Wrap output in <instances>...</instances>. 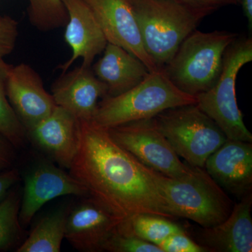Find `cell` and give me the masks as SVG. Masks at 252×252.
<instances>
[{"label":"cell","mask_w":252,"mask_h":252,"mask_svg":"<svg viewBox=\"0 0 252 252\" xmlns=\"http://www.w3.org/2000/svg\"><path fill=\"white\" fill-rule=\"evenodd\" d=\"M69 170L90 196L119 216L129 219L147 214L177 218L148 167L94 122H80V144Z\"/></svg>","instance_id":"cell-1"},{"label":"cell","mask_w":252,"mask_h":252,"mask_svg":"<svg viewBox=\"0 0 252 252\" xmlns=\"http://www.w3.org/2000/svg\"><path fill=\"white\" fill-rule=\"evenodd\" d=\"M144 49L158 69L171 61L181 44L216 10L180 0H129Z\"/></svg>","instance_id":"cell-2"},{"label":"cell","mask_w":252,"mask_h":252,"mask_svg":"<svg viewBox=\"0 0 252 252\" xmlns=\"http://www.w3.org/2000/svg\"><path fill=\"white\" fill-rule=\"evenodd\" d=\"M189 166L188 171L177 177H167L148 168L177 218L193 220L203 228L220 224L233 210V200L204 167Z\"/></svg>","instance_id":"cell-3"},{"label":"cell","mask_w":252,"mask_h":252,"mask_svg":"<svg viewBox=\"0 0 252 252\" xmlns=\"http://www.w3.org/2000/svg\"><path fill=\"white\" fill-rule=\"evenodd\" d=\"M196 97L180 90L163 69L149 72L130 90L99 101L91 122L108 129L127 123L153 119L166 109L196 104Z\"/></svg>","instance_id":"cell-4"},{"label":"cell","mask_w":252,"mask_h":252,"mask_svg":"<svg viewBox=\"0 0 252 252\" xmlns=\"http://www.w3.org/2000/svg\"><path fill=\"white\" fill-rule=\"evenodd\" d=\"M238 36L227 31L195 30L162 69L180 90L196 97L215 85L221 73L225 50Z\"/></svg>","instance_id":"cell-5"},{"label":"cell","mask_w":252,"mask_h":252,"mask_svg":"<svg viewBox=\"0 0 252 252\" xmlns=\"http://www.w3.org/2000/svg\"><path fill=\"white\" fill-rule=\"evenodd\" d=\"M252 61V38H237L225 50L215 85L196 96V105L216 123L227 139L251 143L252 133L237 103L235 82L239 71Z\"/></svg>","instance_id":"cell-6"},{"label":"cell","mask_w":252,"mask_h":252,"mask_svg":"<svg viewBox=\"0 0 252 252\" xmlns=\"http://www.w3.org/2000/svg\"><path fill=\"white\" fill-rule=\"evenodd\" d=\"M153 119L175 153L192 166L204 167L208 157L228 140L196 104L166 109Z\"/></svg>","instance_id":"cell-7"},{"label":"cell","mask_w":252,"mask_h":252,"mask_svg":"<svg viewBox=\"0 0 252 252\" xmlns=\"http://www.w3.org/2000/svg\"><path fill=\"white\" fill-rule=\"evenodd\" d=\"M107 131L114 142L151 170L170 177L189 170L188 164L181 160L153 119L127 123Z\"/></svg>","instance_id":"cell-8"},{"label":"cell","mask_w":252,"mask_h":252,"mask_svg":"<svg viewBox=\"0 0 252 252\" xmlns=\"http://www.w3.org/2000/svg\"><path fill=\"white\" fill-rule=\"evenodd\" d=\"M23 178L24 187L19 211L22 226L29 224L36 212L50 200L64 195H89L82 184L47 159L34 162Z\"/></svg>","instance_id":"cell-9"},{"label":"cell","mask_w":252,"mask_h":252,"mask_svg":"<svg viewBox=\"0 0 252 252\" xmlns=\"http://www.w3.org/2000/svg\"><path fill=\"white\" fill-rule=\"evenodd\" d=\"M80 198L69 206L64 238L78 251L104 252L107 240L127 219L116 215L89 195Z\"/></svg>","instance_id":"cell-10"},{"label":"cell","mask_w":252,"mask_h":252,"mask_svg":"<svg viewBox=\"0 0 252 252\" xmlns=\"http://www.w3.org/2000/svg\"><path fill=\"white\" fill-rule=\"evenodd\" d=\"M5 86L10 104L26 131L57 107L52 94L44 89L39 74L26 63L8 65Z\"/></svg>","instance_id":"cell-11"},{"label":"cell","mask_w":252,"mask_h":252,"mask_svg":"<svg viewBox=\"0 0 252 252\" xmlns=\"http://www.w3.org/2000/svg\"><path fill=\"white\" fill-rule=\"evenodd\" d=\"M107 43L121 46L140 59L149 72L158 68L144 49L140 30L129 0H85Z\"/></svg>","instance_id":"cell-12"},{"label":"cell","mask_w":252,"mask_h":252,"mask_svg":"<svg viewBox=\"0 0 252 252\" xmlns=\"http://www.w3.org/2000/svg\"><path fill=\"white\" fill-rule=\"evenodd\" d=\"M34 145L61 168L69 169L80 144V122L57 107L45 119L26 131Z\"/></svg>","instance_id":"cell-13"},{"label":"cell","mask_w":252,"mask_h":252,"mask_svg":"<svg viewBox=\"0 0 252 252\" xmlns=\"http://www.w3.org/2000/svg\"><path fill=\"white\" fill-rule=\"evenodd\" d=\"M51 94L56 105L68 111L79 122H91L107 88L91 67L81 65L63 72L53 84Z\"/></svg>","instance_id":"cell-14"},{"label":"cell","mask_w":252,"mask_h":252,"mask_svg":"<svg viewBox=\"0 0 252 252\" xmlns=\"http://www.w3.org/2000/svg\"><path fill=\"white\" fill-rule=\"evenodd\" d=\"M204 168L224 191L240 200L252 193V143L228 139Z\"/></svg>","instance_id":"cell-15"},{"label":"cell","mask_w":252,"mask_h":252,"mask_svg":"<svg viewBox=\"0 0 252 252\" xmlns=\"http://www.w3.org/2000/svg\"><path fill=\"white\" fill-rule=\"evenodd\" d=\"M62 1L68 15L64 40L72 55L61 69L66 72L78 59H82L81 65L91 67L94 58L103 52L107 39L85 0Z\"/></svg>","instance_id":"cell-16"},{"label":"cell","mask_w":252,"mask_h":252,"mask_svg":"<svg viewBox=\"0 0 252 252\" xmlns=\"http://www.w3.org/2000/svg\"><path fill=\"white\" fill-rule=\"evenodd\" d=\"M252 193L239 200L224 221L196 232V243L208 252H252Z\"/></svg>","instance_id":"cell-17"},{"label":"cell","mask_w":252,"mask_h":252,"mask_svg":"<svg viewBox=\"0 0 252 252\" xmlns=\"http://www.w3.org/2000/svg\"><path fill=\"white\" fill-rule=\"evenodd\" d=\"M93 72L107 88V95L124 94L147 77L149 70L140 59L121 46L107 43Z\"/></svg>","instance_id":"cell-18"},{"label":"cell","mask_w":252,"mask_h":252,"mask_svg":"<svg viewBox=\"0 0 252 252\" xmlns=\"http://www.w3.org/2000/svg\"><path fill=\"white\" fill-rule=\"evenodd\" d=\"M69 208L60 207L43 217L16 252H61Z\"/></svg>","instance_id":"cell-19"},{"label":"cell","mask_w":252,"mask_h":252,"mask_svg":"<svg viewBox=\"0 0 252 252\" xmlns=\"http://www.w3.org/2000/svg\"><path fill=\"white\" fill-rule=\"evenodd\" d=\"M125 225L136 236L158 246L170 235L186 232L170 219L147 214L127 219Z\"/></svg>","instance_id":"cell-20"},{"label":"cell","mask_w":252,"mask_h":252,"mask_svg":"<svg viewBox=\"0 0 252 252\" xmlns=\"http://www.w3.org/2000/svg\"><path fill=\"white\" fill-rule=\"evenodd\" d=\"M21 197L19 190L11 189L0 203V251L14 248L22 238L19 220Z\"/></svg>","instance_id":"cell-21"},{"label":"cell","mask_w":252,"mask_h":252,"mask_svg":"<svg viewBox=\"0 0 252 252\" xmlns=\"http://www.w3.org/2000/svg\"><path fill=\"white\" fill-rule=\"evenodd\" d=\"M28 16L38 31L50 32L64 27L68 21L62 0H27Z\"/></svg>","instance_id":"cell-22"},{"label":"cell","mask_w":252,"mask_h":252,"mask_svg":"<svg viewBox=\"0 0 252 252\" xmlns=\"http://www.w3.org/2000/svg\"><path fill=\"white\" fill-rule=\"evenodd\" d=\"M9 64L0 60V133L4 135L15 147L22 146L27 132L10 104L6 92V70Z\"/></svg>","instance_id":"cell-23"},{"label":"cell","mask_w":252,"mask_h":252,"mask_svg":"<svg viewBox=\"0 0 252 252\" xmlns=\"http://www.w3.org/2000/svg\"><path fill=\"white\" fill-rule=\"evenodd\" d=\"M125 220L107 240L104 245V252H163L158 245L134 235L126 228Z\"/></svg>","instance_id":"cell-24"},{"label":"cell","mask_w":252,"mask_h":252,"mask_svg":"<svg viewBox=\"0 0 252 252\" xmlns=\"http://www.w3.org/2000/svg\"><path fill=\"white\" fill-rule=\"evenodd\" d=\"M18 23L9 16H0V60L14 51L18 37Z\"/></svg>","instance_id":"cell-25"},{"label":"cell","mask_w":252,"mask_h":252,"mask_svg":"<svg viewBox=\"0 0 252 252\" xmlns=\"http://www.w3.org/2000/svg\"><path fill=\"white\" fill-rule=\"evenodd\" d=\"M158 247L163 252H208L206 248L189 238L186 232L170 235Z\"/></svg>","instance_id":"cell-26"},{"label":"cell","mask_w":252,"mask_h":252,"mask_svg":"<svg viewBox=\"0 0 252 252\" xmlns=\"http://www.w3.org/2000/svg\"><path fill=\"white\" fill-rule=\"evenodd\" d=\"M15 146L0 133V172L12 168L15 159Z\"/></svg>","instance_id":"cell-27"},{"label":"cell","mask_w":252,"mask_h":252,"mask_svg":"<svg viewBox=\"0 0 252 252\" xmlns=\"http://www.w3.org/2000/svg\"><path fill=\"white\" fill-rule=\"evenodd\" d=\"M21 180V175L16 169L11 168L0 172V203L6 198L10 190Z\"/></svg>","instance_id":"cell-28"},{"label":"cell","mask_w":252,"mask_h":252,"mask_svg":"<svg viewBox=\"0 0 252 252\" xmlns=\"http://www.w3.org/2000/svg\"><path fill=\"white\" fill-rule=\"evenodd\" d=\"M180 1L194 5V6L212 8L216 11L222 6L228 4H235L233 0H180Z\"/></svg>","instance_id":"cell-29"},{"label":"cell","mask_w":252,"mask_h":252,"mask_svg":"<svg viewBox=\"0 0 252 252\" xmlns=\"http://www.w3.org/2000/svg\"><path fill=\"white\" fill-rule=\"evenodd\" d=\"M243 13L248 21L249 29H252V0H240Z\"/></svg>","instance_id":"cell-30"},{"label":"cell","mask_w":252,"mask_h":252,"mask_svg":"<svg viewBox=\"0 0 252 252\" xmlns=\"http://www.w3.org/2000/svg\"><path fill=\"white\" fill-rule=\"evenodd\" d=\"M235 4H238V2H240V0H233Z\"/></svg>","instance_id":"cell-31"}]
</instances>
